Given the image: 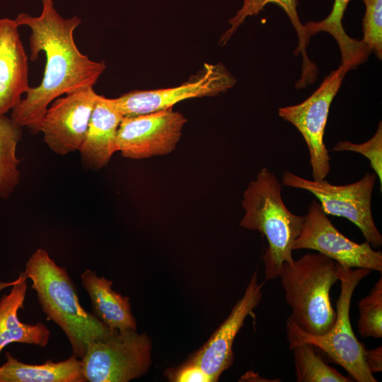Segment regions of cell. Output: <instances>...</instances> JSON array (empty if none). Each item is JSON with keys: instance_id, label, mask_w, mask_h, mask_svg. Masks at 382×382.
<instances>
[{"instance_id": "obj_2", "label": "cell", "mask_w": 382, "mask_h": 382, "mask_svg": "<svg viewBox=\"0 0 382 382\" xmlns=\"http://www.w3.org/2000/svg\"><path fill=\"white\" fill-rule=\"evenodd\" d=\"M41 308L67 337L72 355L81 359L90 342L102 340L113 332L79 302L77 289L67 270L59 266L47 251L37 248L25 264Z\"/></svg>"}, {"instance_id": "obj_28", "label": "cell", "mask_w": 382, "mask_h": 382, "mask_svg": "<svg viewBox=\"0 0 382 382\" xmlns=\"http://www.w3.org/2000/svg\"><path fill=\"white\" fill-rule=\"evenodd\" d=\"M16 282V279L13 281V282H0V291L6 288V287H9V286H11L12 285H13Z\"/></svg>"}, {"instance_id": "obj_19", "label": "cell", "mask_w": 382, "mask_h": 382, "mask_svg": "<svg viewBox=\"0 0 382 382\" xmlns=\"http://www.w3.org/2000/svg\"><path fill=\"white\" fill-rule=\"evenodd\" d=\"M270 3L276 4L284 10L297 33L299 45L294 54L296 56L301 54L303 65L301 78L296 83L301 87H305L315 81L318 69L307 56L306 47L309 43V37L298 16L297 0H243L241 9L228 21L231 27L222 35L220 42L226 44L247 17L257 15Z\"/></svg>"}, {"instance_id": "obj_21", "label": "cell", "mask_w": 382, "mask_h": 382, "mask_svg": "<svg viewBox=\"0 0 382 382\" xmlns=\"http://www.w3.org/2000/svg\"><path fill=\"white\" fill-rule=\"evenodd\" d=\"M21 137V127L11 118L0 115V198H7L20 183L16 148Z\"/></svg>"}, {"instance_id": "obj_13", "label": "cell", "mask_w": 382, "mask_h": 382, "mask_svg": "<svg viewBox=\"0 0 382 382\" xmlns=\"http://www.w3.org/2000/svg\"><path fill=\"white\" fill-rule=\"evenodd\" d=\"M262 286L263 283L258 282L257 271H255L242 298L234 305L228 318L193 357L192 359L212 381H218L221 374L232 365L233 341L246 317L252 314L260 303Z\"/></svg>"}, {"instance_id": "obj_20", "label": "cell", "mask_w": 382, "mask_h": 382, "mask_svg": "<svg viewBox=\"0 0 382 382\" xmlns=\"http://www.w3.org/2000/svg\"><path fill=\"white\" fill-rule=\"evenodd\" d=\"M350 0H334L330 13L320 21H309L303 25L304 30L310 37L319 32L330 34L337 41L342 55L341 64L349 70L356 68L365 61L371 52L364 43L347 35L342 20Z\"/></svg>"}, {"instance_id": "obj_7", "label": "cell", "mask_w": 382, "mask_h": 382, "mask_svg": "<svg viewBox=\"0 0 382 382\" xmlns=\"http://www.w3.org/2000/svg\"><path fill=\"white\" fill-rule=\"evenodd\" d=\"M375 173H366L359 180L337 185L321 180H308L286 171L282 184L286 187L307 190L316 197L327 215L344 217L361 231L372 248L382 245V236L374 221L371 197L376 183Z\"/></svg>"}, {"instance_id": "obj_15", "label": "cell", "mask_w": 382, "mask_h": 382, "mask_svg": "<svg viewBox=\"0 0 382 382\" xmlns=\"http://www.w3.org/2000/svg\"><path fill=\"white\" fill-rule=\"evenodd\" d=\"M124 115L111 98L98 95L79 152L83 163L93 170L105 166L118 151L117 133Z\"/></svg>"}, {"instance_id": "obj_12", "label": "cell", "mask_w": 382, "mask_h": 382, "mask_svg": "<svg viewBox=\"0 0 382 382\" xmlns=\"http://www.w3.org/2000/svg\"><path fill=\"white\" fill-rule=\"evenodd\" d=\"M98 96L93 86L81 88L55 99L47 108L40 132L53 152L66 155L79 150Z\"/></svg>"}, {"instance_id": "obj_22", "label": "cell", "mask_w": 382, "mask_h": 382, "mask_svg": "<svg viewBox=\"0 0 382 382\" xmlns=\"http://www.w3.org/2000/svg\"><path fill=\"white\" fill-rule=\"evenodd\" d=\"M293 352L297 382H350L352 378L328 365L317 353L315 347L301 342L289 347Z\"/></svg>"}, {"instance_id": "obj_23", "label": "cell", "mask_w": 382, "mask_h": 382, "mask_svg": "<svg viewBox=\"0 0 382 382\" xmlns=\"http://www.w3.org/2000/svg\"><path fill=\"white\" fill-rule=\"evenodd\" d=\"M357 323L359 335L364 337H382V278L375 284L368 295L359 302Z\"/></svg>"}, {"instance_id": "obj_3", "label": "cell", "mask_w": 382, "mask_h": 382, "mask_svg": "<svg viewBox=\"0 0 382 382\" xmlns=\"http://www.w3.org/2000/svg\"><path fill=\"white\" fill-rule=\"evenodd\" d=\"M243 228L257 231L268 242L263 255L267 280L279 278L284 262H291L293 245L300 235L304 216L291 212L282 198V184L267 168H262L243 194Z\"/></svg>"}, {"instance_id": "obj_18", "label": "cell", "mask_w": 382, "mask_h": 382, "mask_svg": "<svg viewBox=\"0 0 382 382\" xmlns=\"http://www.w3.org/2000/svg\"><path fill=\"white\" fill-rule=\"evenodd\" d=\"M6 359L0 366V382H86L81 359L73 355L64 361L29 364L7 352Z\"/></svg>"}, {"instance_id": "obj_9", "label": "cell", "mask_w": 382, "mask_h": 382, "mask_svg": "<svg viewBox=\"0 0 382 382\" xmlns=\"http://www.w3.org/2000/svg\"><path fill=\"white\" fill-rule=\"evenodd\" d=\"M300 235L295 240L293 250H316L348 268H366L382 272V253L374 250L368 242L357 243L342 235L328 218L317 201H312L304 216Z\"/></svg>"}, {"instance_id": "obj_8", "label": "cell", "mask_w": 382, "mask_h": 382, "mask_svg": "<svg viewBox=\"0 0 382 382\" xmlns=\"http://www.w3.org/2000/svg\"><path fill=\"white\" fill-rule=\"evenodd\" d=\"M349 69L340 64L323 81L318 88L302 103L279 108V115L302 134L308 149L313 180L325 179L330 173V156L324 143L329 110Z\"/></svg>"}, {"instance_id": "obj_10", "label": "cell", "mask_w": 382, "mask_h": 382, "mask_svg": "<svg viewBox=\"0 0 382 382\" xmlns=\"http://www.w3.org/2000/svg\"><path fill=\"white\" fill-rule=\"evenodd\" d=\"M186 122L183 114L171 109L125 116L117 129L118 151L131 159L168 154L175 149Z\"/></svg>"}, {"instance_id": "obj_27", "label": "cell", "mask_w": 382, "mask_h": 382, "mask_svg": "<svg viewBox=\"0 0 382 382\" xmlns=\"http://www.w3.org/2000/svg\"><path fill=\"white\" fill-rule=\"evenodd\" d=\"M365 364L369 371L374 374L382 371V347L381 345L375 349H365L364 353Z\"/></svg>"}, {"instance_id": "obj_17", "label": "cell", "mask_w": 382, "mask_h": 382, "mask_svg": "<svg viewBox=\"0 0 382 382\" xmlns=\"http://www.w3.org/2000/svg\"><path fill=\"white\" fill-rule=\"evenodd\" d=\"M81 283L88 294L93 313L112 331L136 329L129 299L112 289V282L89 269L81 274Z\"/></svg>"}, {"instance_id": "obj_1", "label": "cell", "mask_w": 382, "mask_h": 382, "mask_svg": "<svg viewBox=\"0 0 382 382\" xmlns=\"http://www.w3.org/2000/svg\"><path fill=\"white\" fill-rule=\"evenodd\" d=\"M40 16L20 13L15 21L28 26L30 59L45 52L46 63L40 84L28 89L26 97L12 109V120L31 133L40 132L41 124L48 105L63 94L81 88L93 86L106 66L95 62L78 49L74 32L81 23L77 16L64 18L56 11L52 0H42Z\"/></svg>"}, {"instance_id": "obj_14", "label": "cell", "mask_w": 382, "mask_h": 382, "mask_svg": "<svg viewBox=\"0 0 382 382\" xmlns=\"http://www.w3.org/2000/svg\"><path fill=\"white\" fill-rule=\"evenodd\" d=\"M15 20L0 19V115L21 101L30 88L28 56Z\"/></svg>"}, {"instance_id": "obj_5", "label": "cell", "mask_w": 382, "mask_h": 382, "mask_svg": "<svg viewBox=\"0 0 382 382\" xmlns=\"http://www.w3.org/2000/svg\"><path fill=\"white\" fill-rule=\"evenodd\" d=\"M340 282V294L336 304V318L332 327L325 334H309L296 325L289 318L286 334L289 346L301 342L312 344L323 351L330 360L341 366L354 381L376 382L368 369L364 357L365 345L355 336L350 323L352 297L359 282L371 270L348 268L337 264Z\"/></svg>"}, {"instance_id": "obj_6", "label": "cell", "mask_w": 382, "mask_h": 382, "mask_svg": "<svg viewBox=\"0 0 382 382\" xmlns=\"http://www.w3.org/2000/svg\"><path fill=\"white\" fill-rule=\"evenodd\" d=\"M151 362L150 338L130 329L90 342L81 370L86 381L128 382L145 374Z\"/></svg>"}, {"instance_id": "obj_25", "label": "cell", "mask_w": 382, "mask_h": 382, "mask_svg": "<svg viewBox=\"0 0 382 382\" xmlns=\"http://www.w3.org/2000/svg\"><path fill=\"white\" fill-rule=\"evenodd\" d=\"M335 151H348L359 153L367 158L382 187V123L380 122L375 134L362 144L340 141L332 149Z\"/></svg>"}, {"instance_id": "obj_26", "label": "cell", "mask_w": 382, "mask_h": 382, "mask_svg": "<svg viewBox=\"0 0 382 382\" xmlns=\"http://www.w3.org/2000/svg\"><path fill=\"white\" fill-rule=\"evenodd\" d=\"M168 377L175 382H212L211 377L192 359L180 368L169 371Z\"/></svg>"}, {"instance_id": "obj_11", "label": "cell", "mask_w": 382, "mask_h": 382, "mask_svg": "<svg viewBox=\"0 0 382 382\" xmlns=\"http://www.w3.org/2000/svg\"><path fill=\"white\" fill-rule=\"evenodd\" d=\"M236 82L223 64H206L202 74L194 81L174 88L133 91L111 100L124 117L134 116L170 109L188 98L217 95L232 88Z\"/></svg>"}, {"instance_id": "obj_24", "label": "cell", "mask_w": 382, "mask_h": 382, "mask_svg": "<svg viewBox=\"0 0 382 382\" xmlns=\"http://www.w3.org/2000/svg\"><path fill=\"white\" fill-rule=\"evenodd\" d=\"M366 6L362 42L370 52L382 58V0H362Z\"/></svg>"}, {"instance_id": "obj_4", "label": "cell", "mask_w": 382, "mask_h": 382, "mask_svg": "<svg viewBox=\"0 0 382 382\" xmlns=\"http://www.w3.org/2000/svg\"><path fill=\"white\" fill-rule=\"evenodd\" d=\"M337 264L320 253L283 264L279 278L291 308L289 318L309 334L323 335L335 323L330 291L339 281Z\"/></svg>"}, {"instance_id": "obj_16", "label": "cell", "mask_w": 382, "mask_h": 382, "mask_svg": "<svg viewBox=\"0 0 382 382\" xmlns=\"http://www.w3.org/2000/svg\"><path fill=\"white\" fill-rule=\"evenodd\" d=\"M28 277L21 272L10 292L0 299V354L9 344L23 343L45 347L50 340L49 328L40 322L25 323L18 313L24 307Z\"/></svg>"}]
</instances>
